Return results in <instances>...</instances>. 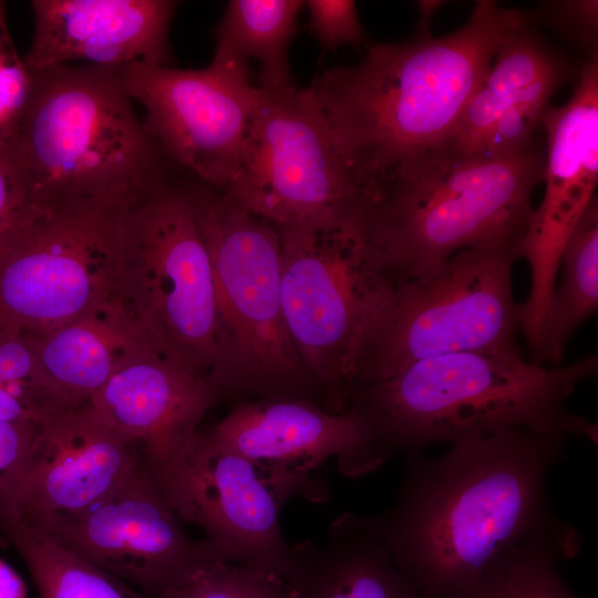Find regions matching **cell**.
<instances>
[{
    "mask_svg": "<svg viewBox=\"0 0 598 598\" xmlns=\"http://www.w3.org/2000/svg\"><path fill=\"white\" fill-rule=\"evenodd\" d=\"M518 246L463 249L398 282L362 346L349 389L429 358L516 346L519 306L512 276Z\"/></svg>",
    "mask_w": 598,
    "mask_h": 598,
    "instance_id": "cell-9",
    "label": "cell"
},
{
    "mask_svg": "<svg viewBox=\"0 0 598 598\" xmlns=\"http://www.w3.org/2000/svg\"><path fill=\"white\" fill-rule=\"evenodd\" d=\"M32 73L13 152L30 202H123L177 173L138 118L118 68Z\"/></svg>",
    "mask_w": 598,
    "mask_h": 598,
    "instance_id": "cell-5",
    "label": "cell"
},
{
    "mask_svg": "<svg viewBox=\"0 0 598 598\" xmlns=\"http://www.w3.org/2000/svg\"><path fill=\"white\" fill-rule=\"evenodd\" d=\"M545 164L536 144L506 156L430 150L371 186L357 213L396 285L463 249L520 244Z\"/></svg>",
    "mask_w": 598,
    "mask_h": 598,
    "instance_id": "cell-4",
    "label": "cell"
},
{
    "mask_svg": "<svg viewBox=\"0 0 598 598\" xmlns=\"http://www.w3.org/2000/svg\"><path fill=\"white\" fill-rule=\"evenodd\" d=\"M543 127L547 135L545 193L517 249L518 258L530 267L529 293L519 306V329L533 354L540 347L563 250L595 197L598 182L597 54L581 66L568 102L547 110Z\"/></svg>",
    "mask_w": 598,
    "mask_h": 598,
    "instance_id": "cell-15",
    "label": "cell"
},
{
    "mask_svg": "<svg viewBox=\"0 0 598 598\" xmlns=\"http://www.w3.org/2000/svg\"><path fill=\"white\" fill-rule=\"evenodd\" d=\"M494 59L453 130L432 150L455 156L472 154L487 130L527 86L565 69L528 23L502 42Z\"/></svg>",
    "mask_w": 598,
    "mask_h": 598,
    "instance_id": "cell-22",
    "label": "cell"
},
{
    "mask_svg": "<svg viewBox=\"0 0 598 598\" xmlns=\"http://www.w3.org/2000/svg\"><path fill=\"white\" fill-rule=\"evenodd\" d=\"M597 370L594 353L547 368L525 361L516 346L453 352L353 385L346 412L362 421L383 463L431 444L517 429L585 436L596 444L597 425L568 412L567 401Z\"/></svg>",
    "mask_w": 598,
    "mask_h": 598,
    "instance_id": "cell-3",
    "label": "cell"
},
{
    "mask_svg": "<svg viewBox=\"0 0 598 598\" xmlns=\"http://www.w3.org/2000/svg\"><path fill=\"white\" fill-rule=\"evenodd\" d=\"M209 430L220 445L243 456L309 474L331 457L349 477L383 464L354 413H334L300 399L240 403Z\"/></svg>",
    "mask_w": 598,
    "mask_h": 598,
    "instance_id": "cell-18",
    "label": "cell"
},
{
    "mask_svg": "<svg viewBox=\"0 0 598 598\" xmlns=\"http://www.w3.org/2000/svg\"><path fill=\"white\" fill-rule=\"evenodd\" d=\"M0 598H27V587L18 573L0 557Z\"/></svg>",
    "mask_w": 598,
    "mask_h": 598,
    "instance_id": "cell-36",
    "label": "cell"
},
{
    "mask_svg": "<svg viewBox=\"0 0 598 598\" xmlns=\"http://www.w3.org/2000/svg\"><path fill=\"white\" fill-rule=\"evenodd\" d=\"M277 228L288 333L330 411L342 413L362 346L395 282L354 209Z\"/></svg>",
    "mask_w": 598,
    "mask_h": 598,
    "instance_id": "cell-8",
    "label": "cell"
},
{
    "mask_svg": "<svg viewBox=\"0 0 598 598\" xmlns=\"http://www.w3.org/2000/svg\"><path fill=\"white\" fill-rule=\"evenodd\" d=\"M560 280L546 312L537 363H558L578 327L598 307V200L595 196L563 250Z\"/></svg>",
    "mask_w": 598,
    "mask_h": 598,
    "instance_id": "cell-24",
    "label": "cell"
},
{
    "mask_svg": "<svg viewBox=\"0 0 598 598\" xmlns=\"http://www.w3.org/2000/svg\"><path fill=\"white\" fill-rule=\"evenodd\" d=\"M181 522L142 458L123 482L87 507L32 527L147 598H162L204 564L229 561L207 538L189 537Z\"/></svg>",
    "mask_w": 598,
    "mask_h": 598,
    "instance_id": "cell-14",
    "label": "cell"
},
{
    "mask_svg": "<svg viewBox=\"0 0 598 598\" xmlns=\"http://www.w3.org/2000/svg\"><path fill=\"white\" fill-rule=\"evenodd\" d=\"M579 548L580 538L566 522L536 532L452 598H578L561 578L557 560L575 556Z\"/></svg>",
    "mask_w": 598,
    "mask_h": 598,
    "instance_id": "cell-25",
    "label": "cell"
},
{
    "mask_svg": "<svg viewBox=\"0 0 598 598\" xmlns=\"http://www.w3.org/2000/svg\"><path fill=\"white\" fill-rule=\"evenodd\" d=\"M597 3L596 0L558 1L547 4L542 14L551 27L597 53Z\"/></svg>",
    "mask_w": 598,
    "mask_h": 598,
    "instance_id": "cell-33",
    "label": "cell"
},
{
    "mask_svg": "<svg viewBox=\"0 0 598 598\" xmlns=\"http://www.w3.org/2000/svg\"><path fill=\"white\" fill-rule=\"evenodd\" d=\"M147 470L179 519L203 528L229 561L283 578L292 547L280 528L282 506L296 495L328 496L313 474L252 461L220 445L209 429L198 427L169 461Z\"/></svg>",
    "mask_w": 598,
    "mask_h": 598,
    "instance_id": "cell-11",
    "label": "cell"
},
{
    "mask_svg": "<svg viewBox=\"0 0 598 598\" xmlns=\"http://www.w3.org/2000/svg\"><path fill=\"white\" fill-rule=\"evenodd\" d=\"M37 425L0 421V534L17 519L20 477Z\"/></svg>",
    "mask_w": 598,
    "mask_h": 598,
    "instance_id": "cell-31",
    "label": "cell"
},
{
    "mask_svg": "<svg viewBox=\"0 0 598 598\" xmlns=\"http://www.w3.org/2000/svg\"><path fill=\"white\" fill-rule=\"evenodd\" d=\"M111 301L153 349L208 379L216 360L212 264L182 174L125 202Z\"/></svg>",
    "mask_w": 598,
    "mask_h": 598,
    "instance_id": "cell-7",
    "label": "cell"
},
{
    "mask_svg": "<svg viewBox=\"0 0 598 598\" xmlns=\"http://www.w3.org/2000/svg\"><path fill=\"white\" fill-rule=\"evenodd\" d=\"M118 71L130 96L145 110V128L173 168L224 189L260 100L247 64L214 55L197 70L135 62Z\"/></svg>",
    "mask_w": 598,
    "mask_h": 598,
    "instance_id": "cell-13",
    "label": "cell"
},
{
    "mask_svg": "<svg viewBox=\"0 0 598 598\" xmlns=\"http://www.w3.org/2000/svg\"><path fill=\"white\" fill-rule=\"evenodd\" d=\"M29 203L21 169L9 152L0 150V245Z\"/></svg>",
    "mask_w": 598,
    "mask_h": 598,
    "instance_id": "cell-34",
    "label": "cell"
},
{
    "mask_svg": "<svg viewBox=\"0 0 598 598\" xmlns=\"http://www.w3.org/2000/svg\"><path fill=\"white\" fill-rule=\"evenodd\" d=\"M444 2L441 0H421L417 2L419 20L415 28V39H426L431 37V21L437 9Z\"/></svg>",
    "mask_w": 598,
    "mask_h": 598,
    "instance_id": "cell-37",
    "label": "cell"
},
{
    "mask_svg": "<svg viewBox=\"0 0 598 598\" xmlns=\"http://www.w3.org/2000/svg\"><path fill=\"white\" fill-rule=\"evenodd\" d=\"M259 90L235 171L220 190L276 227L354 209L360 187L309 87Z\"/></svg>",
    "mask_w": 598,
    "mask_h": 598,
    "instance_id": "cell-12",
    "label": "cell"
},
{
    "mask_svg": "<svg viewBox=\"0 0 598 598\" xmlns=\"http://www.w3.org/2000/svg\"><path fill=\"white\" fill-rule=\"evenodd\" d=\"M0 421L40 423L38 415L18 396L0 385Z\"/></svg>",
    "mask_w": 598,
    "mask_h": 598,
    "instance_id": "cell-35",
    "label": "cell"
},
{
    "mask_svg": "<svg viewBox=\"0 0 598 598\" xmlns=\"http://www.w3.org/2000/svg\"><path fill=\"white\" fill-rule=\"evenodd\" d=\"M184 181L213 272L216 360L208 381L220 393L309 401L306 395L321 389L283 319L278 228L223 190L188 176Z\"/></svg>",
    "mask_w": 598,
    "mask_h": 598,
    "instance_id": "cell-6",
    "label": "cell"
},
{
    "mask_svg": "<svg viewBox=\"0 0 598 598\" xmlns=\"http://www.w3.org/2000/svg\"><path fill=\"white\" fill-rule=\"evenodd\" d=\"M566 76L565 69L550 73L526 87L523 95L493 123L470 155L506 156L530 147L549 100ZM468 156V155H467Z\"/></svg>",
    "mask_w": 598,
    "mask_h": 598,
    "instance_id": "cell-28",
    "label": "cell"
},
{
    "mask_svg": "<svg viewBox=\"0 0 598 598\" xmlns=\"http://www.w3.org/2000/svg\"><path fill=\"white\" fill-rule=\"evenodd\" d=\"M1 535L24 560L39 598H147L132 585L80 558L32 526L14 520Z\"/></svg>",
    "mask_w": 598,
    "mask_h": 598,
    "instance_id": "cell-26",
    "label": "cell"
},
{
    "mask_svg": "<svg viewBox=\"0 0 598 598\" xmlns=\"http://www.w3.org/2000/svg\"><path fill=\"white\" fill-rule=\"evenodd\" d=\"M126 200H29L0 245V327L41 333L111 301Z\"/></svg>",
    "mask_w": 598,
    "mask_h": 598,
    "instance_id": "cell-10",
    "label": "cell"
},
{
    "mask_svg": "<svg viewBox=\"0 0 598 598\" xmlns=\"http://www.w3.org/2000/svg\"><path fill=\"white\" fill-rule=\"evenodd\" d=\"M196 375L153 348L124 363L89 405L106 425L136 444L148 468L169 461L219 398Z\"/></svg>",
    "mask_w": 598,
    "mask_h": 598,
    "instance_id": "cell-19",
    "label": "cell"
},
{
    "mask_svg": "<svg viewBox=\"0 0 598 598\" xmlns=\"http://www.w3.org/2000/svg\"><path fill=\"white\" fill-rule=\"evenodd\" d=\"M162 598H291V590L276 573L216 559L198 567Z\"/></svg>",
    "mask_w": 598,
    "mask_h": 598,
    "instance_id": "cell-27",
    "label": "cell"
},
{
    "mask_svg": "<svg viewBox=\"0 0 598 598\" xmlns=\"http://www.w3.org/2000/svg\"><path fill=\"white\" fill-rule=\"evenodd\" d=\"M178 1L33 0L34 32L22 58L33 72L87 61L121 68L169 65L168 30Z\"/></svg>",
    "mask_w": 598,
    "mask_h": 598,
    "instance_id": "cell-17",
    "label": "cell"
},
{
    "mask_svg": "<svg viewBox=\"0 0 598 598\" xmlns=\"http://www.w3.org/2000/svg\"><path fill=\"white\" fill-rule=\"evenodd\" d=\"M308 27L323 50L363 40V29L352 0H308Z\"/></svg>",
    "mask_w": 598,
    "mask_h": 598,
    "instance_id": "cell-32",
    "label": "cell"
},
{
    "mask_svg": "<svg viewBox=\"0 0 598 598\" xmlns=\"http://www.w3.org/2000/svg\"><path fill=\"white\" fill-rule=\"evenodd\" d=\"M23 334L62 408L87 404L124 363L152 348L112 301L55 329Z\"/></svg>",
    "mask_w": 598,
    "mask_h": 598,
    "instance_id": "cell-21",
    "label": "cell"
},
{
    "mask_svg": "<svg viewBox=\"0 0 598 598\" xmlns=\"http://www.w3.org/2000/svg\"><path fill=\"white\" fill-rule=\"evenodd\" d=\"M0 385L21 399L40 419L63 409L49 389L22 332L0 327Z\"/></svg>",
    "mask_w": 598,
    "mask_h": 598,
    "instance_id": "cell-29",
    "label": "cell"
},
{
    "mask_svg": "<svg viewBox=\"0 0 598 598\" xmlns=\"http://www.w3.org/2000/svg\"><path fill=\"white\" fill-rule=\"evenodd\" d=\"M305 7L301 0H231L215 27V56L260 64L259 87L296 86L288 49Z\"/></svg>",
    "mask_w": 598,
    "mask_h": 598,
    "instance_id": "cell-23",
    "label": "cell"
},
{
    "mask_svg": "<svg viewBox=\"0 0 598 598\" xmlns=\"http://www.w3.org/2000/svg\"><path fill=\"white\" fill-rule=\"evenodd\" d=\"M526 23L518 9L482 0L443 38L374 44L358 64L316 78L309 90L361 196L450 134L502 42Z\"/></svg>",
    "mask_w": 598,
    "mask_h": 598,
    "instance_id": "cell-2",
    "label": "cell"
},
{
    "mask_svg": "<svg viewBox=\"0 0 598 598\" xmlns=\"http://www.w3.org/2000/svg\"><path fill=\"white\" fill-rule=\"evenodd\" d=\"M291 547V598H421L363 515L343 513L322 539Z\"/></svg>",
    "mask_w": 598,
    "mask_h": 598,
    "instance_id": "cell-20",
    "label": "cell"
},
{
    "mask_svg": "<svg viewBox=\"0 0 598 598\" xmlns=\"http://www.w3.org/2000/svg\"><path fill=\"white\" fill-rule=\"evenodd\" d=\"M33 73L20 58L9 33L6 6L0 1V150L13 155L28 111Z\"/></svg>",
    "mask_w": 598,
    "mask_h": 598,
    "instance_id": "cell-30",
    "label": "cell"
},
{
    "mask_svg": "<svg viewBox=\"0 0 598 598\" xmlns=\"http://www.w3.org/2000/svg\"><path fill=\"white\" fill-rule=\"evenodd\" d=\"M143 455L91 406L63 408L38 423L22 468L17 519L27 525L87 507L123 482Z\"/></svg>",
    "mask_w": 598,
    "mask_h": 598,
    "instance_id": "cell-16",
    "label": "cell"
},
{
    "mask_svg": "<svg viewBox=\"0 0 598 598\" xmlns=\"http://www.w3.org/2000/svg\"><path fill=\"white\" fill-rule=\"evenodd\" d=\"M569 435L508 430L412 454L396 501L364 520L421 598H452L509 548L563 522L545 492Z\"/></svg>",
    "mask_w": 598,
    "mask_h": 598,
    "instance_id": "cell-1",
    "label": "cell"
}]
</instances>
